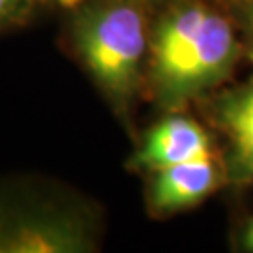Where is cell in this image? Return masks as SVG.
Listing matches in <instances>:
<instances>
[{"label":"cell","instance_id":"5b68a950","mask_svg":"<svg viewBox=\"0 0 253 253\" xmlns=\"http://www.w3.org/2000/svg\"><path fill=\"white\" fill-rule=\"evenodd\" d=\"M208 156H212L210 137L195 120L188 117H165L146 133L133 156V165L152 172Z\"/></svg>","mask_w":253,"mask_h":253},{"label":"cell","instance_id":"277c9868","mask_svg":"<svg viewBox=\"0 0 253 253\" xmlns=\"http://www.w3.org/2000/svg\"><path fill=\"white\" fill-rule=\"evenodd\" d=\"M219 186V169L212 156L152 171L148 205L156 214H174L199 205Z\"/></svg>","mask_w":253,"mask_h":253},{"label":"cell","instance_id":"6da1fadb","mask_svg":"<svg viewBox=\"0 0 253 253\" xmlns=\"http://www.w3.org/2000/svg\"><path fill=\"white\" fill-rule=\"evenodd\" d=\"M238 43L223 15L203 4L171 9L150 42L156 90L165 103H180L210 88L233 68Z\"/></svg>","mask_w":253,"mask_h":253},{"label":"cell","instance_id":"52a82bcc","mask_svg":"<svg viewBox=\"0 0 253 253\" xmlns=\"http://www.w3.org/2000/svg\"><path fill=\"white\" fill-rule=\"evenodd\" d=\"M36 0H0V32L27 15Z\"/></svg>","mask_w":253,"mask_h":253},{"label":"cell","instance_id":"3957f363","mask_svg":"<svg viewBox=\"0 0 253 253\" xmlns=\"http://www.w3.org/2000/svg\"><path fill=\"white\" fill-rule=\"evenodd\" d=\"M94 248V217L79 205L0 195V253H84Z\"/></svg>","mask_w":253,"mask_h":253},{"label":"cell","instance_id":"30bf717a","mask_svg":"<svg viewBox=\"0 0 253 253\" xmlns=\"http://www.w3.org/2000/svg\"><path fill=\"white\" fill-rule=\"evenodd\" d=\"M135 2H143V0H135Z\"/></svg>","mask_w":253,"mask_h":253},{"label":"cell","instance_id":"9c48e42d","mask_svg":"<svg viewBox=\"0 0 253 253\" xmlns=\"http://www.w3.org/2000/svg\"><path fill=\"white\" fill-rule=\"evenodd\" d=\"M244 246L250 252H253V219L250 221V225H248L244 233Z\"/></svg>","mask_w":253,"mask_h":253},{"label":"cell","instance_id":"7a4b0ae2","mask_svg":"<svg viewBox=\"0 0 253 253\" xmlns=\"http://www.w3.org/2000/svg\"><path fill=\"white\" fill-rule=\"evenodd\" d=\"M83 64L115 105L126 109L148 53V28L135 0H107L83 9L73 25Z\"/></svg>","mask_w":253,"mask_h":253},{"label":"cell","instance_id":"8992f818","mask_svg":"<svg viewBox=\"0 0 253 253\" xmlns=\"http://www.w3.org/2000/svg\"><path fill=\"white\" fill-rule=\"evenodd\" d=\"M219 120L233 141L236 171L242 176H253V84L221 103Z\"/></svg>","mask_w":253,"mask_h":253},{"label":"cell","instance_id":"ba28073f","mask_svg":"<svg viewBox=\"0 0 253 253\" xmlns=\"http://www.w3.org/2000/svg\"><path fill=\"white\" fill-rule=\"evenodd\" d=\"M240 13H242V21L248 30V36L253 43V0H240Z\"/></svg>","mask_w":253,"mask_h":253}]
</instances>
